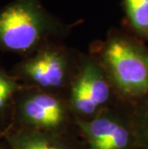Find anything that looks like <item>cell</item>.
I'll use <instances>...</instances> for the list:
<instances>
[{"mask_svg":"<svg viewBox=\"0 0 148 149\" xmlns=\"http://www.w3.org/2000/svg\"><path fill=\"white\" fill-rule=\"evenodd\" d=\"M67 99L76 122L92 119L122 101L98 62L83 52Z\"/></svg>","mask_w":148,"mask_h":149,"instance_id":"obj_5","label":"cell"},{"mask_svg":"<svg viewBox=\"0 0 148 149\" xmlns=\"http://www.w3.org/2000/svg\"><path fill=\"white\" fill-rule=\"evenodd\" d=\"M0 139H3V133L1 130H0Z\"/></svg>","mask_w":148,"mask_h":149,"instance_id":"obj_12","label":"cell"},{"mask_svg":"<svg viewBox=\"0 0 148 149\" xmlns=\"http://www.w3.org/2000/svg\"><path fill=\"white\" fill-rule=\"evenodd\" d=\"M0 149H11L9 144L7 143V141L4 139V138L0 139Z\"/></svg>","mask_w":148,"mask_h":149,"instance_id":"obj_11","label":"cell"},{"mask_svg":"<svg viewBox=\"0 0 148 149\" xmlns=\"http://www.w3.org/2000/svg\"><path fill=\"white\" fill-rule=\"evenodd\" d=\"M22 88L14 76L0 68V130L4 133L11 124L15 95Z\"/></svg>","mask_w":148,"mask_h":149,"instance_id":"obj_9","label":"cell"},{"mask_svg":"<svg viewBox=\"0 0 148 149\" xmlns=\"http://www.w3.org/2000/svg\"><path fill=\"white\" fill-rule=\"evenodd\" d=\"M81 55L64 42H50L22 58L9 72L24 87L67 96Z\"/></svg>","mask_w":148,"mask_h":149,"instance_id":"obj_3","label":"cell"},{"mask_svg":"<svg viewBox=\"0 0 148 149\" xmlns=\"http://www.w3.org/2000/svg\"><path fill=\"white\" fill-rule=\"evenodd\" d=\"M98 62L120 99L137 106L148 100V46L124 29L111 28L89 52Z\"/></svg>","mask_w":148,"mask_h":149,"instance_id":"obj_1","label":"cell"},{"mask_svg":"<svg viewBox=\"0 0 148 149\" xmlns=\"http://www.w3.org/2000/svg\"><path fill=\"white\" fill-rule=\"evenodd\" d=\"M76 24L52 15L42 0H14L0 10V52L24 58L47 43L64 42Z\"/></svg>","mask_w":148,"mask_h":149,"instance_id":"obj_2","label":"cell"},{"mask_svg":"<svg viewBox=\"0 0 148 149\" xmlns=\"http://www.w3.org/2000/svg\"><path fill=\"white\" fill-rule=\"evenodd\" d=\"M134 111L121 101L92 119L76 122L85 149H138Z\"/></svg>","mask_w":148,"mask_h":149,"instance_id":"obj_6","label":"cell"},{"mask_svg":"<svg viewBox=\"0 0 148 149\" xmlns=\"http://www.w3.org/2000/svg\"><path fill=\"white\" fill-rule=\"evenodd\" d=\"M123 29L142 42H148V0H121Z\"/></svg>","mask_w":148,"mask_h":149,"instance_id":"obj_8","label":"cell"},{"mask_svg":"<svg viewBox=\"0 0 148 149\" xmlns=\"http://www.w3.org/2000/svg\"><path fill=\"white\" fill-rule=\"evenodd\" d=\"M3 138L11 149H85L77 130L52 133L10 128Z\"/></svg>","mask_w":148,"mask_h":149,"instance_id":"obj_7","label":"cell"},{"mask_svg":"<svg viewBox=\"0 0 148 149\" xmlns=\"http://www.w3.org/2000/svg\"><path fill=\"white\" fill-rule=\"evenodd\" d=\"M10 128L65 133L77 126L67 96L22 86L15 98Z\"/></svg>","mask_w":148,"mask_h":149,"instance_id":"obj_4","label":"cell"},{"mask_svg":"<svg viewBox=\"0 0 148 149\" xmlns=\"http://www.w3.org/2000/svg\"><path fill=\"white\" fill-rule=\"evenodd\" d=\"M138 149H148V100L135 106Z\"/></svg>","mask_w":148,"mask_h":149,"instance_id":"obj_10","label":"cell"}]
</instances>
